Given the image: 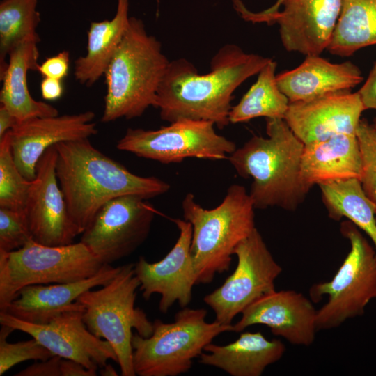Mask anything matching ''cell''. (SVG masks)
<instances>
[{"instance_id":"2","label":"cell","mask_w":376,"mask_h":376,"mask_svg":"<svg viewBox=\"0 0 376 376\" xmlns=\"http://www.w3.org/2000/svg\"><path fill=\"white\" fill-rule=\"evenodd\" d=\"M56 172L72 221L80 234L109 201L126 195L146 199L171 188L155 176L137 175L92 145L88 139L55 145Z\"/></svg>"},{"instance_id":"40","label":"cell","mask_w":376,"mask_h":376,"mask_svg":"<svg viewBox=\"0 0 376 376\" xmlns=\"http://www.w3.org/2000/svg\"><path fill=\"white\" fill-rule=\"evenodd\" d=\"M18 123L15 116L2 104L0 105V138Z\"/></svg>"},{"instance_id":"33","label":"cell","mask_w":376,"mask_h":376,"mask_svg":"<svg viewBox=\"0 0 376 376\" xmlns=\"http://www.w3.org/2000/svg\"><path fill=\"white\" fill-rule=\"evenodd\" d=\"M32 240L25 212L0 207V251L19 249Z\"/></svg>"},{"instance_id":"20","label":"cell","mask_w":376,"mask_h":376,"mask_svg":"<svg viewBox=\"0 0 376 376\" xmlns=\"http://www.w3.org/2000/svg\"><path fill=\"white\" fill-rule=\"evenodd\" d=\"M121 266L104 265L93 276L64 283L31 285L23 288L4 312L33 324H47L64 311L82 306L77 299L84 292L109 282Z\"/></svg>"},{"instance_id":"36","label":"cell","mask_w":376,"mask_h":376,"mask_svg":"<svg viewBox=\"0 0 376 376\" xmlns=\"http://www.w3.org/2000/svg\"><path fill=\"white\" fill-rule=\"evenodd\" d=\"M284 1L276 0L272 6L260 12L249 10L242 0H233V7L244 20L252 23H264L269 17L280 10Z\"/></svg>"},{"instance_id":"16","label":"cell","mask_w":376,"mask_h":376,"mask_svg":"<svg viewBox=\"0 0 376 376\" xmlns=\"http://www.w3.org/2000/svg\"><path fill=\"white\" fill-rule=\"evenodd\" d=\"M95 113L36 117L18 122L10 130L14 160L22 174L31 181L36 166L50 147L65 141L88 139L97 133Z\"/></svg>"},{"instance_id":"4","label":"cell","mask_w":376,"mask_h":376,"mask_svg":"<svg viewBox=\"0 0 376 376\" xmlns=\"http://www.w3.org/2000/svg\"><path fill=\"white\" fill-rule=\"evenodd\" d=\"M169 63L161 42L148 33L143 22L130 17L104 75L107 91L101 121L138 118L149 107H155Z\"/></svg>"},{"instance_id":"27","label":"cell","mask_w":376,"mask_h":376,"mask_svg":"<svg viewBox=\"0 0 376 376\" xmlns=\"http://www.w3.org/2000/svg\"><path fill=\"white\" fill-rule=\"evenodd\" d=\"M376 45V0H343L341 11L327 50L350 56Z\"/></svg>"},{"instance_id":"24","label":"cell","mask_w":376,"mask_h":376,"mask_svg":"<svg viewBox=\"0 0 376 376\" xmlns=\"http://www.w3.org/2000/svg\"><path fill=\"white\" fill-rule=\"evenodd\" d=\"M35 40L25 41L9 54L8 65L0 75L3 82L0 102L21 122L36 117L58 115L52 105L38 101L31 95L27 85V73L37 70L39 58L38 44Z\"/></svg>"},{"instance_id":"14","label":"cell","mask_w":376,"mask_h":376,"mask_svg":"<svg viewBox=\"0 0 376 376\" xmlns=\"http://www.w3.org/2000/svg\"><path fill=\"white\" fill-rule=\"evenodd\" d=\"M56 159L55 145L40 158L24 210L33 240L47 246L72 244L80 234L70 218L57 179Z\"/></svg>"},{"instance_id":"15","label":"cell","mask_w":376,"mask_h":376,"mask_svg":"<svg viewBox=\"0 0 376 376\" xmlns=\"http://www.w3.org/2000/svg\"><path fill=\"white\" fill-rule=\"evenodd\" d=\"M173 221L179 230V236L170 251L159 261L148 263L141 256L134 264L143 297L148 300L153 294H159V309L162 313H166L176 302L182 308L187 307L196 285L190 252L191 225L185 219Z\"/></svg>"},{"instance_id":"5","label":"cell","mask_w":376,"mask_h":376,"mask_svg":"<svg viewBox=\"0 0 376 376\" xmlns=\"http://www.w3.org/2000/svg\"><path fill=\"white\" fill-rule=\"evenodd\" d=\"M182 209L192 228L190 252L196 285L210 283L217 274L229 270L235 248L256 228L253 203L244 186L234 184L214 208L203 207L188 193Z\"/></svg>"},{"instance_id":"26","label":"cell","mask_w":376,"mask_h":376,"mask_svg":"<svg viewBox=\"0 0 376 376\" xmlns=\"http://www.w3.org/2000/svg\"><path fill=\"white\" fill-rule=\"evenodd\" d=\"M319 187L329 217L337 221L348 219L368 235L376 251V205L365 194L360 180L329 182Z\"/></svg>"},{"instance_id":"37","label":"cell","mask_w":376,"mask_h":376,"mask_svg":"<svg viewBox=\"0 0 376 376\" xmlns=\"http://www.w3.org/2000/svg\"><path fill=\"white\" fill-rule=\"evenodd\" d=\"M358 93L366 110H376V62Z\"/></svg>"},{"instance_id":"3","label":"cell","mask_w":376,"mask_h":376,"mask_svg":"<svg viewBox=\"0 0 376 376\" xmlns=\"http://www.w3.org/2000/svg\"><path fill=\"white\" fill-rule=\"evenodd\" d=\"M266 134L252 136L227 159L240 176L253 179L249 194L256 209L294 211L310 190L301 177L304 144L283 118H266Z\"/></svg>"},{"instance_id":"18","label":"cell","mask_w":376,"mask_h":376,"mask_svg":"<svg viewBox=\"0 0 376 376\" xmlns=\"http://www.w3.org/2000/svg\"><path fill=\"white\" fill-rule=\"evenodd\" d=\"M364 110L358 91H343L290 102L284 120L297 138L307 144L340 134H356Z\"/></svg>"},{"instance_id":"6","label":"cell","mask_w":376,"mask_h":376,"mask_svg":"<svg viewBox=\"0 0 376 376\" xmlns=\"http://www.w3.org/2000/svg\"><path fill=\"white\" fill-rule=\"evenodd\" d=\"M204 308L185 307L173 322H153L148 337L136 332L132 338V362L136 375L178 376L191 368L193 361L222 333L233 331V324L208 322Z\"/></svg>"},{"instance_id":"41","label":"cell","mask_w":376,"mask_h":376,"mask_svg":"<svg viewBox=\"0 0 376 376\" xmlns=\"http://www.w3.org/2000/svg\"><path fill=\"white\" fill-rule=\"evenodd\" d=\"M100 373L102 376H117L118 374L114 368L111 365L107 363L104 366L100 368Z\"/></svg>"},{"instance_id":"19","label":"cell","mask_w":376,"mask_h":376,"mask_svg":"<svg viewBox=\"0 0 376 376\" xmlns=\"http://www.w3.org/2000/svg\"><path fill=\"white\" fill-rule=\"evenodd\" d=\"M302 293L294 290L274 291L258 299L241 313L233 324L241 332L254 324H263L272 333L292 345L310 346L315 340L317 310Z\"/></svg>"},{"instance_id":"13","label":"cell","mask_w":376,"mask_h":376,"mask_svg":"<svg viewBox=\"0 0 376 376\" xmlns=\"http://www.w3.org/2000/svg\"><path fill=\"white\" fill-rule=\"evenodd\" d=\"M84 306L58 315L47 324H33L0 312V324L24 332L62 359L75 361L97 371L109 360L118 363L111 344L93 334L83 320Z\"/></svg>"},{"instance_id":"29","label":"cell","mask_w":376,"mask_h":376,"mask_svg":"<svg viewBox=\"0 0 376 376\" xmlns=\"http://www.w3.org/2000/svg\"><path fill=\"white\" fill-rule=\"evenodd\" d=\"M38 0H1L0 2V75L8 65L10 52L19 44L40 41L37 28L40 14Z\"/></svg>"},{"instance_id":"31","label":"cell","mask_w":376,"mask_h":376,"mask_svg":"<svg viewBox=\"0 0 376 376\" xmlns=\"http://www.w3.org/2000/svg\"><path fill=\"white\" fill-rule=\"evenodd\" d=\"M14 330L1 325L0 330V376L15 365L27 360L43 361L53 356L52 352L33 338L9 343L7 338Z\"/></svg>"},{"instance_id":"12","label":"cell","mask_w":376,"mask_h":376,"mask_svg":"<svg viewBox=\"0 0 376 376\" xmlns=\"http://www.w3.org/2000/svg\"><path fill=\"white\" fill-rule=\"evenodd\" d=\"M147 201L136 195L109 201L81 233L80 242L104 265L130 256L147 239L157 213Z\"/></svg>"},{"instance_id":"44","label":"cell","mask_w":376,"mask_h":376,"mask_svg":"<svg viewBox=\"0 0 376 376\" xmlns=\"http://www.w3.org/2000/svg\"><path fill=\"white\" fill-rule=\"evenodd\" d=\"M375 214H376V211H375Z\"/></svg>"},{"instance_id":"22","label":"cell","mask_w":376,"mask_h":376,"mask_svg":"<svg viewBox=\"0 0 376 376\" xmlns=\"http://www.w3.org/2000/svg\"><path fill=\"white\" fill-rule=\"evenodd\" d=\"M361 173V157L356 134H340L304 144L301 177L309 189L329 182L360 180Z\"/></svg>"},{"instance_id":"35","label":"cell","mask_w":376,"mask_h":376,"mask_svg":"<svg viewBox=\"0 0 376 376\" xmlns=\"http://www.w3.org/2000/svg\"><path fill=\"white\" fill-rule=\"evenodd\" d=\"M61 359L58 356L53 355L48 359L29 366L15 374V376H61Z\"/></svg>"},{"instance_id":"34","label":"cell","mask_w":376,"mask_h":376,"mask_svg":"<svg viewBox=\"0 0 376 376\" xmlns=\"http://www.w3.org/2000/svg\"><path fill=\"white\" fill-rule=\"evenodd\" d=\"M70 52L63 50L56 55L47 58L41 64H39L37 71L44 77L62 80L65 78L69 70Z\"/></svg>"},{"instance_id":"39","label":"cell","mask_w":376,"mask_h":376,"mask_svg":"<svg viewBox=\"0 0 376 376\" xmlns=\"http://www.w3.org/2000/svg\"><path fill=\"white\" fill-rule=\"evenodd\" d=\"M61 376H96L97 370L86 368L81 363L67 359H61Z\"/></svg>"},{"instance_id":"32","label":"cell","mask_w":376,"mask_h":376,"mask_svg":"<svg viewBox=\"0 0 376 376\" xmlns=\"http://www.w3.org/2000/svg\"><path fill=\"white\" fill-rule=\"evenodd\" d=\"M361 157L360 182L368 198L376 205V128L361 119L356 131Z\"/></svg>"},{"instance_id":"25","label":"cell","mask_w":376,"mask_h":376,"mask_svg":"<svg viewBox=\"0 0 376 376\" xmlns=\"http://www.w3.org/2000/svg\"><path fill=\"white\" fill-rule=\"evenodd\" d=\"M128 11L129 0H117L111 19L91 23L86 53L75 61L74 75L81 84L91 86L104 75L129 25Z\"/></svg>"},{"instance_id":"28","label":"cell","mask_w":376,"mask_h":376,"mask_svg":"<svg viewBox=\"0 0 376 376\" xmlns=\"http://www.w3.org/2000/svg\"><path fill=\"white\" fill-rule=\"evenodd\" d=\"M277 64L271 59L258 73L256 82L232 107L229 113L230 123L247 122L253 118H283L290 101L282 92L276 80Z\"/></svg>"},{"instance_id":"11","label":"cell","mask_w":376,"mask_h":376,"mask_svg":"<svg viewBox=\"0 0 376 376\" xmlns=\"http://www.w3.org/2000/svg\"><path fill=\"white\" fill-rule=\"evenodd\" d=\"M234 255L237 259L234 272L203 298L215 320L224 324H232L246 307L275 291V280L282 272L256 228L237 246Z\"/></svg>"},{"instance_id":"8","label":"cell","mask_w":376,"mask_h":376,"mask_svg":"<svg viewBox=\"0 0 376 376\" xmlns=\"http://www.w3.org/2000/svg\"><path fill=\"white\" fill-rule=\"evenodd\" d=\"M103 265L81 242L47 246L32 240L19 249L0 251V310L4 311L26 286L82 280Z\"/></svg>"},{"instance_id":"9","label":"cell","mask_w":376,"mask_h":376,"mask_svg":"<svg viewBox=\"0 0 376 376\" xmlns=\"http://www.w3.org/2000/svg\"><path fill=\"white\" fill-rule=\"evenodd\" d=\"M340 233L350 243V250L334 276L315 283L309 290L312 301H327L317 310V331L340 326L348 319L362 315L370 301L376 298V251L359 228L343 221Z\"/></svg>"},{"instance_id":"38","label":"cell","mask_w":376,"mask_h":376,"mask_svg":"<svg viewBox=\"0 0 376 376\" xmlns=\"http://www.w3.org/2000/svg\"><path fill=\"white\" fill-rule=\"evenodd\" d=\"M40 91L42 98L46 100L59 99L64 92L62 80L44 77L40 83Z\"/></svg>"},{"instance_id":"30","label":"cell","mask_w":376,"mask_h":376,"mask_svg":"<svg viewBox=\"0 0 376 376\" xmlns=\"http://www.w3.org/2000/svg\"><path fill=\"white\" fill-rule=\"evenodd\" d=\"M31 182L14 160L10 130L0 138V207L24 211Z\"/></svg>"},{"instance_id":"23","label":"cell","mask_w":376,"mask_h":376,"mask_svg":"<svg viewBox=\"0 0 376 376\" xmlns=\"http://www.w3.org/2000/svg\"><path fill=\"white\" fill-rule=\"evenodd\" d=\"M285 352V347L279 340H268L260 332H244L227 345L208 344L200 355L199 362L221 369L231 376H260Z\"/></svg>"},{"instance_id":"10","label":"cell","mask_w":376,"mask_h":376,"mask_svg":"<svg viewBox=\"0 0 376 376\" xmlns=\"http://www.w3.org/2000/svg\"><path fill=\"white\" fill-rule=\"evenodd\" d=\"M210 121L180 120L157 130L128 128L118 141L119 150L162 164L187 158L221 160L236 149L235 143L217 134Z\"/></svg>"},{"instance_id":"17","label":"cell","mask_w":376,"mask_h":376,"mask_svg":"<svg viewBox=\"0 0 376 376\" xmlns=\"http://www.w3.org/2000/svg\"><path fill=\"white\" fill-rule=\"evenodd\" d=\"M343 0H285L283 10L264 23H278L281 43L288 52L318 56L327 49Z\"/></svg>"},{"instance_id":"42","label":"cell","mask_w":376,"mask_h":376,"mask_svg":"<svg viewBox=\"0 0 376 376\" xmlns=\"http://www.w3.org/2000/svg\"><path fill=\"white\" fill-rule=\"evenodd\" d=\"M373 125L376 128V117L373 120Z\"/></svg>"},{"instance_id":"1","label":"cell","mask_w":376,"mask_h":376,"mask_svg":"<svg viewBox=\"0 0 376 376\" xmlns=\"http://www.w3.org/2000/svg\"><path fill=\"white\" fill-rule=\"evenodd\" d=\"M271 59L227 44L212 58L206 74H199L184 58L173 60L159 86L154 107L159 109L161 119L169 123L205 120L222 129L230 123L234 91Z\"/></svg>"},{"instance_id":"7","label":"cell","mask_w":376,"mask_h":376,"mask_svg":"<svg viewBox=\"0 0 376 376\" xmlns=\"http://www.w3.org/2000/svg\"><path fill=\"white\" fill-rule=\"evenodd\" d=\"M140 282L134 264L120 267L117 274L97 290L91 289L77 299L84 308L83 320L95 336L108 341L113 348L122 376H135L132 338L134 329L143 337L153 331V322L135 307Z\"/></svg>"},{"instance_id":"43","label":"cell","mask_w":376,"mask_h":376,"mask_svg":"<svg viewBox=\"0 0 376 376\" xmlns=\"http://www.w3.org/2000/svg\"><path fill=\"white\" fill-rule=\"evenodd\" d=\"M157 3L159 4V0H157Z\"/></svg>"},{"instance_id":"21","label":"cell","mask_w":376,"mask_h":376,"mask_svg":"<svg viewBox=\"0 0 376 376\" xmlns=\"http://www.w3.org/2000/svg\"><path fill=\"white\" fill-rule=\"evenodd\" d=\"M363 79L361 70L352 62L334 63L320 55L306 56L297 67L276 75L278 85L290 102L351 91Z\"/></svg>"}]
</instances>
